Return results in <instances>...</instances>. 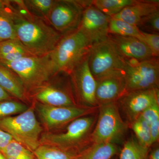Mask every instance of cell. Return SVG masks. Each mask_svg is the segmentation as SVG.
Wrapping results in <instances>:
<instances>
[{
    "instance_id": "19",
    "label": "cell",
    "mask_w": 159,
    "mask_h": 159,
    "mask_svg": "<svg viewBox=\"0 0 159 159\" xmlns=\"http://www.w3.org/2000/svg\"><path fill=\"white\" fill-rule=\"evenodd\" d=\"M119 152L116 143L92 144L77 154L76 159H111Z\"/></svg>"
},
{
    "instance_id": "28",
    "label": "cell",
    "mask_w": 159,
    "mask_h": 159,
    "mask_svg": "<svg viewBox=\"0 0 159 159\" xmlns=\"http://www.w3.org/2000/svg\"><path fill=\"white\" fill-rule=\"evenodd\" d=\"M29 107L22 102L14 99L4 100L0 102V120L22 113Z\"/></svg>"
},
{
    "instance_id": "36",
    "label": "cell",
    "mask_w": 159,
    "mask_h": 159,
    "mask_svg": "<svg viewBox=\"0 0 159 159\" xmlns=\"http://www.w3.org/2000/svg\"><path fill=\"white\" fill-rule=\"evenodd\" d=\"M147 159H159V148L157 147L148 154Z\"/></svg>"
},
{
    "instance_id": "4",
    "label": "cell",
    "mask_w": 159,
    "mask_h": 159,
    "mask_svg": "<svg viewBox=\"0 0 159 159\" xmlns=\"http://www.w3.org/2000/svg\"><path fill=\"white\" fill-rule=\"evenodd\" d=\"M50 54L42 56H28L11 62L0 64L17 75L29 94L55 75Z\"/></svg>"
},
{
    "instance_id": "13",
    "label": "cell",
    "mask_w": 159,
    "mask_h": 159,
    "mask_svg": "<svg viewBox=\"0 0 159 159\" xmlns=\"http://www.w3.org/2000/svg\"><path fill=\"white\" fill-rule=\"evenodd\" d=\"M159 88L125 92L117 101L129 124L154 104H159Z\"/></svg>"
},
{
    "instance_id": "25",
    "label": "cell",
    "mask_w": 159,
    "mask_h": 159,
    "mask_svg": "<svg viewBox=\"0 0 159 159\" xmlns=\"http://www.w3.org/2000/svg\"><path fill=\"white\" fill-rule=\"evenodd\" d=\"M2 153L6 159H37L31 151L13 139Z\"/></svg>"
},
{
    "instance_id": "26",
    "label": "cell",
    "mask_w": 159,
    "mask_h": 159,
    "mask_svg": "<svg viewBox=\"0 0 159 159\" xmlns=\"http://www.w3.org/2000/svg\"><path fill=\"white\" fill-rule=\"evenodd\" d=\"M130 125L135 134L138 142L143 146L150 148L153 142L148 124L139 117L131 122Z\"/></svg>"
},
{
    "instance_id": "6",
    "label": "cell",
    "mask_w": 159,
    "mask_h": 159,
    "mask_svg": "<svg viewBox=\"0 0 159 159\" xmlns=\"http://www.w3.org/2000/svg\"><path fill=\"white\" fill-rule=\"evenodd\" d=\"M97 122L91 135V143L118 142L123 138L128 125L122 119L117 102L98 106Z\"/></svg>"
},
{
    "instance_id": "2",
    "label": "cell",
    "mask_w": 159,
    "mask_h": 159,
    "mask_svg": "<svg viewBox=\"0 0 159 159\" xmlns=\"http://www.w3.org/2000/svg\"><path fill=\"white\" fill-rule=\"evenodd\" d=\"M98 114L77 118L69 123L64 132L42 133L40 145H50L77 156L92 144L91 135L97 122Z\"/></svg>"
},
{
    "instance_id": "27",
    "label": "cell",
    "mask_w": 159,
    "mask_h": 159,
    "mask_svg": "<svg viewBox=\"0 0 159 159\" xmlns=\"http://www.w3.org/2000/svg\"><path fill=\"white\" fill-rule=\"evenodd\" d=\"M149 126L153 139L159 137V104H154L145 110L140 116Z\"/></svg>"
},
{
    "instance_id": "33",
    "label": "cell",
    "mask_w": 159,
    "mask_h": 159,
    "mask_svg": "<svg viewBox=\"0 0 159 159\" xmlns=\"http://www.w3.org/2000/svg\"><path fill=\"white\" fill-rule=\"evenodd\" d=\"M16 11L11 1L0 0V13L9 16L13 19Z\"/></svg>"
},
{
    "instance_id": "34",
    "label": "cell",
    "mask_w": 159,
    "mask_h": 159,
    "mask_svg": "<svg viewBox=\"0 0 159 159\" xmlns=\"http://www.w3.org/2000/svg\"><path fill=\"white\" fill-rule=\"evenodd\" d=\"M13 140L11 135L0 129V152H2Z\"/></svg>"
},
{
    "instance_id": "14",
    "label": "cell",
    "mask_w": 159,
    "mask_h": 159,
    "mask_svg": "<svg viewBox=\"0 0 159 159\" xmlns=\"http://www.w3.org/2000/svg\"><path fill=\"white\" fill-rule=\"evenodd\" d=\"M111 18L92 3L84 10L77 29L85 35L91 44L100 42L107 39Z\"/></svg>"
},
{
    "instance_id": "17",
    "label": "cell",
    "mask_w": 159,
    "mask_h": 159,
    "mask_svg": "<svg viewBox=\"0 0 159 159\" xmlns=\"http://www.w3.org/2000/svg\"><path fill=\"white\" fill-rule=\"evenodd\" d=\"M159 2L158 0H137L135 3L125 7L111 17L122 20L138 27L143 19L159 10Z\"/></svg>"
},
{
    "instance_id": "30",
    "label": "cell",
    "mask_w": 159,
    "mask_h": 159,
    "mask_svg": "<svg viewBox=\"0 0 159 159\" xmlns=\"http://www.w3.org/2000/svg\"><path fill=\"white\" fill-rule=\"evenodd\" d=\"M140 30L147 33L159 34V10L152 13L142 20L138 26Z\"/></svg>"
},
{
    "instance_id": "12",
    "label": "cell",
    "mask_w": 159,
    "mask_h": 159,
    "mask_svg": "<svg viewBox=\"0 0 159 159\" xmlns=\"http://www.w3.org/2000/svg\"><path fill=\"white\" fill-rule=\"evenodd\" d=\"M35 106L43 124L50 130L69 124L77 118L95 113L98 107L90 108L79 105L54 107L38 102Z\"/></svg>"
},
{
    "instance_id": "32",
    "label": "cell",
    "mask_w": 159,
    "mask_h": 159,
    "mask_svg": "<svg viewBox=\"0 0 159 159\" xmlns=\"http://www.w3.org/2000/svg\"><path fill=\"white\" fill-rule=\"evenodd\" d=\"M141 41L147 46L154 57L159 56V34L147 33L142 31Z\"/></svg>"
},
{
    "instance_id": "15",
    "label": "cell",
    "mask_w": 159,
    "mask_h": 159,
    "mask_svg": "<svg viewBox=\"0 0 159 159\" xmlns=\"http://www.w3.org/2000/svg\"><path fill=\"white\" fill-rule=\"evenodd\" d=\"M96 80V99L98 106L117 102L126 92L123 71L112 72Z\"/></svg>"
},
{
    "instance_id": "7",
    "label": "cell",
    "mask_w": 159,
    "mask_h": 159,
    "mask_svg": "<svg viewBox=\"0 0 159 159\" xmlns=\"http://www.w3.org/2000/svg\"><path fill=\"white\" fill-rule=\"evenodd\" d=\"M43 85L29 92V97H32L45 105L54 107H71L78 106L74 93L70 76L60 72L53 76Z\"/></svg>"
},
{
    "instance_id": "8",
    "label": "cell",
    "mask_w": 159,
    "mask_h": 159,
    "mask_svg": "<svg viewBox=\"0 0 159 159\" xmlns=\"http://www.w3.org/2000/svg\"><path fill=\"white\" fill-rule=\"evenodd\" d=\"M88 0H54L48 22L62 35L77 30L84 10L93 3Z\"/></svg>"
},
{
    "instance_id": "37",
    "label": "cell",
    "mask_w": 159,
    "mask_h": 159,
    "mask_svg": "<svg viewBox=\"0 0 159 159\" xmlns=\"http://www.w3.org/2000/svg\"><path fill=\"white\" fill-rule=\"evenodd\" d=\"M0 159H6L4 155L1 152H0Z\"/></svg>"
},
{
    "instance_id": "5",
    "label": "cell",
    "mask_w": 159,
    "mask_h": 159,
    "mask_svg": "<svg viewBox=\"0 0 159 159\" xmlns=\"http://www.w3.org/2000/svg\"><path fill=\"white\" fill-rule=\"evenodd\" d=\"M0 129L32 152L40 145L43 129L35 116L34 106L22 113L0 120Z\"/></svg>"
},
{
    "instance_id": "1",
    "label": "cell",
    "mask_w": 159,
    "mask_h": 159,
    "mask_svg": "<svg viewBox=\"0 0 159 159\" xmlns=\"http://www.w3.org/2000/svg\"><path fill=\"white\" fill-rule=\"evenodd\" d=\"M16 9L13 21L19 40L34 56L51 54L62 35L44 20Z\"/></svg>"
},
{
    "instance_id": "3",
    "label": "cell",
    "mask_w": 159,
    "mask_h": 159,
    "mask_svg": "<svg viewBox=\"0 0 159 159\" xmlns=\"http://www.w3.org/2000/svg\"><path fill=\"white\" fill-rule=\"evenodd\" d=\"M92 45L78 29L63 35L50 54L54 74L60 72L69 74L88 55Z\"/></svg>"
},
{
    "instance_id": "16",
    "label": "cell",
    "mask_w": 159,
    "mask_h": 159,
    "mask_svg": "<svg viewBox=\"0 0 159 159\" xmlns=\"http://www.w3.org/2000/svg\"><path fill=\"white\" fill-rule=\"evenodd\" d=\"M107 39L125 60L142 61L155 57L147 46L137 38L109 34Z\"/></svg>"
},
{
    "instance_id": "10",
    "label": "cell",
    "mask_w": 159,
    "mask_h": 159,
    "mask_svg": "<svg viewBox=\"0 0 159 159\" xmlns=\"http://www.w3.org/2000/svg\"><path fill=\"white\" fill-rule=\"evenodd\" d=\"M125 60L107 39L91 46L89 54V66L95 79L118 71H123Z\"/></svg>"
},
{
    "instance_id": "23",
    "label": "cell",
    "mask_w": 159,
    "mask_h": 159,
    "mask_svg": "<svg viewBox=\"0 0 159 159\" xmlns=\"http://www.w3.org/2000/svg\"><path fill=\"white\" fill-rule=\"evenodd\" d=\"M137 0H94L93 4L104 14L111 17Z\"/></svg>"
},
{
    "instance_id": "24",
    "label": "cell",
    "mask_w": 159,
    "mask_h": 159,
    "mask_svg": "<svg viewBox=\"0 0 159 159\" xmlns=\"http://www.w3.org/2000/svg\"><path fill=\"white\" fill-rule=\"evenodd\" d=\"M33 152L37 159H76V157L48 145H40Z\"/></svg>"
},
{
    "instance_id": "22",
    "label": "cell",
    "mask_w": 159,
    "mask_h": 159,
    "mask_svg": "<svg viewBox=\"0 0 159 159\" xmlns=\"http://www.w3.org/2000/svg\"><path fill=\"white\" fill-rule=\"evenodd\" d=\"M54 0H23L28 12L34 17L48 22L49 14Z\"/></svg>"
},
{
    "instance_id": "21",
    "label": "cell",
    "mask_w": 159,
    "mask_h": 159,
    "mask_svg": "<svg viewBox=\"0 0 159 159\" xmlns=\"http://www.w3.org/2000/svg\"><path fill=\"white\" fill-rule=\"evenodd\" d=\"M109 34L137 38L141 41L142 31L136 26L122 20L111 17L109 24Z\"/></svg>"
},
{
    "instance_id": "29",
    "label": "cell",
    "mask_w": 159,
    "mask_h": 159,
    "mask_svg": "<svg viewBox=\"0 0 159 159\" xmlns=\"http://www.w3.org/2000/svg\"><path fill=\"white\" fill-rule=\"evenodd\" d=\"M12 19L9 16L0 13V42L17 39Z\"/></svg>"
},
{
    "instance_id": "20",
    "label": "cell",
    "mask_w": 159,
    "mask_h": 159,
    "mask_svg": "<svg viewBox=\"0 0 159 159\" xmlns=\"http://www.w3.org/2000/svg\"><path fill=\"white\" fill-rule=\"evenodd\" d=\"M150 148L141 145L131 138L125 142L119 152V159H147Z\"/></svg>"
},
{
    "instance_id": "9",
    "label": "cell",
    "mask_w": 159,
    "mask_h": 159,
    "mask_svg": "<svg viewBox=\"0 0 159 159\" xmlns=\"http://www.w3.org/2000/svg\"><path fill=\"white\" fill-rule=\"evenodd\" d=\"M125 61L123 73L126 92L159 88L158 57L142 61Z\"/></svg>"
},
{
    "instance_id": "11",
    "label": "cell",
    "mask_w": 159,
    "mask_h": 159,
    "mask_svg": "<svg viewBox=\"0 0 159 159\" xmlns=\"http://www.w3.org/2000/svg\"><path fill=\"white\" fill-rule=\"evenodd\" d=\"M69 75L76 102L84 107H98L96 99V80L89 68V54Z\"/></svg>"
},
{
    "instance_id": "35",
    "label": "cell",
    "mask_w": 159,
    "mask_h": 159,
    "mask_svg": "<svg viewBox=\"0 0 159 159\" xmlns=\"http://www.w3.org/2000/svg\"><path fill=\"white\" fill-rule=\"evenodd\" d=\"M14 99V97H12L0 86V102L4 100H10Z\"/></svg>"
},
{
    "instance_id": "18",
    "label": "cell",
    "mask_w": 159,
    "mask_h": 159,
    "mask_svg": "<svg viewBox=\"0 0 159 159\" xmlns=\"http://www.w3.org/2000/svg\"><path fill=\"white\" fill-rule=\"evenodd\" d=\"M0 86L12 97L22 101L29 98L22 82L12 71L0 64Z\"/></svg>"
},
{
    "instance_id": "31",
    "label": "cell",
    "mask_w": 159,
    "mask_h": 159,
    "mask_svg": "<svg viewBox=\"0 0 159 159\" xmlns=\"http://www.w3.org/2000/svg\"><path fill=\"white\" fill-rule=\"evenodd\" d=\"M23 51L29 50L23 45L18 39L7 40L0 42V56L13 53L16 51Z\"/></svg>"
}]
</instances>
